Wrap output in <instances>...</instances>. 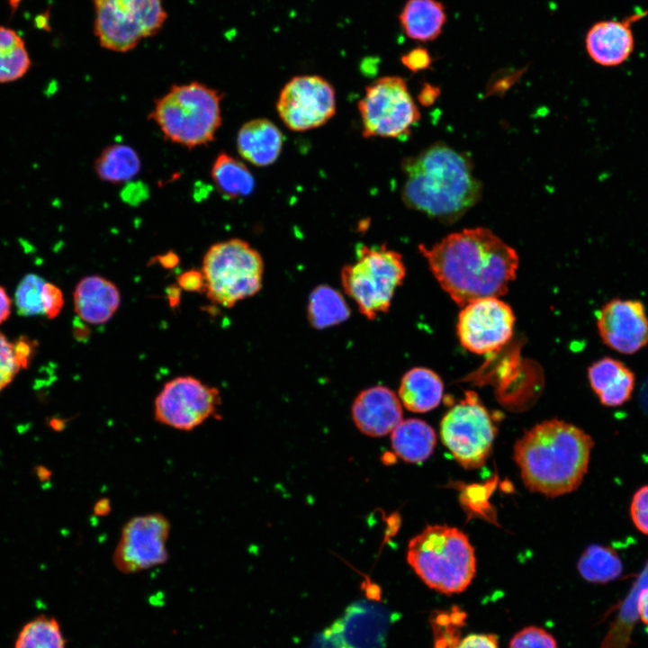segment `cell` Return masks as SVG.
I'll return each instance as SVG.
<instances>
[{
	"mask_svg": "<svg viewBox=\"0 0 648 648\" xmlns=\"http://www.w3.org/2000/svg\"><path fill=\"white\" fill-rule=\"evenodd\" d=\"M418 249L440 286L460 307L505 294L518 266L515 249L486 228L465 229Z\"/></svg>",
	"mask_w": 648,
	"mask_h": 648,
	"instance_id": "cell-1",
	"label": "cell"
},
{
	"mask_svg": "<svg viewBox=\"0 0 648 648\" xmlns=\"http://www.w3.org/2000/svg\"><path fill=\"white\" fill-rule=\"evenodd\" d=\"M401 167L403 202L441 222L459 220L482 197L471 158L446 144L435 143L404 158Z\"/></svg>",
	"mask_w": 648,
	"mask_h": 648,
	"instance_id": "cell-2",
	"label": "cell"
},
{
	"mask_svg": "<svg viewBox=\"0 0 648 648\" xmlns=\"http://www.w3.org/2000/svg\"><path fill=\"white\" fill-rule=\"evenodd\" d=\"M592 447V438L582 429L554 418L536 425L517 441L514 459L531 491L557 497L581 483Z\"/></svg>",
	"mask_w": 648,
	"mask_h": 648,
	"instance_id": "cell-3",
	"label": "cell"
},
{
	"mask_svg": "<svg viewBox=\"0 0 648 648\" xmlns=\"http://www.w3.org/2000/svg\"><path fill=\"white\" fill-rule=\"evenodd\" d=\"M407 561L425 584L444 594L464 591L476 572L468 536L446 525H429L411 538Z\"/></svg>",
	"mask_w": 648,
	"mask_h": 648,
	"instance_id": "cell-4",
	"label": "cell"
},
{
	"mask_svg": "<svg viewBox=\"0 0 648 648\" xmlns=\"http://www.w3.org/2000/svg\"><path fill=\"white\" fill-rule=\"evenodd\" d=\"M223 94L200 82L174 85L154 102L148 117L164 137L188 148L212 142L221 125Z\"/></svg>",
	"mask_w": 648,
	"mask_h": 648,
	"instance_id": "cell-5",
	"label": "cell"
},
{
	"mask_svg": "<svg viewBox=\"0 0 648 648\" xmlns=\"http://www.w3.org/2000/svg\"><path fill=\"white\" fill-rule=\"evenodd\" d=\"M202 274L208 299L221 307L231 308L260 291L264 261L247 241L230 238L209 248L203 256Z\"/></svg>",
	"mask_w": 648,
	"mask_h": 648,
	"instance_id": "cell-6",
	"label": "cell"
},
{
	"mask_svg": "<svg viewBox=\"0 0 648 648\" xmlns=\"http://www.w3.org/2000/svg\"><path fill=\"white\" fill-rule=\"evenodd\" d=\"M405 274L406 267L400 253L385 245H361L356 250V261L342 268L340 278L345 292L359 311L367 319L374 320L390 309Z\"/></svg>",
	"mask_w": 648,
	"mask_h": 648,
	"instance_id": "cell-7",
	"label": "cell"
},
{
	"mask_svg": "<svg viewBox=\"0 0 648 648\" xmlns=\"http://www.w3.org/2000/svg\"><path fill=\"white\" fill-rule=\"evenodd\" d=\"M94 32L100 45L126 52L162 28L166 13L162 0H94Z\"/></svg>",
	"mask_w": 648,
	"mask_h": 648,
	"instance_id": "cell-8",
	"label": "cell"
},
{
	"mask_svg": "<svg viewBox=\"0 0 648 648\" xmlns=\"http://www.w3.org/2000/svg\"><path fill=\"white\" fill-rule=\"evenodd\" d=\"M358 110L364 138L403 139L420 118L406 81L397 76H382L367 86Z\"/></svg>",
	"mask_w": 648,
	"mask_h": 648,
	"instance_id": "cell-9",
	"label": "cell"
},
{
	"mask_svg": "<svg viewBox=\"0 0 648 648\" xmlns=\"http://www.w3.org/2000/svg\"><path fill=\"white\" fill-rule=\"evenodd\" d=\"M496 432L492 418L473 392H466L440 424L442 442L465 469H477L485 464Z\"/></svg>",
	"mask_w": 648,
	"mask_h": 648,
	"instance_id": "cell-10",
	"label": "cell"
},
{
	"mask_svg": "<svg viewBox=\"0 0 648 648\" xmlns=\"http://www.w3.org/2000/svg\"><path fill=\"white\" fill-rule=\"evenodd\" d=\"M218 388L193 376H178L164 384L154 401V418L159 424L191 431L218 410Z\"/></svg>",
	"mask_w": 648,
	"mask_h": 648,
	"instance_id": "cell-11",
	"label": "cell"
},
{
	"mask_svg": "<svg viewBox=\"0 0 648 648\" xmlns=\"http://www.w3.org/2000/svg\"><path fill=\"white\" fill-rule=\"evenodd\" d=\"M171 525L158 512L139 515L122 527L112 554L115 568L122 573L140 572L165 563Z\"/></svg>",
	"mask_w": 648,
	"mask_h": 648,
	"instance_id": "cell-12",
	"label": "cell"
},
{
	"mask_svg": "<svg viewBox=\"0 0 648 648\" xmlns=\"http://www.w3.org/2000/svg\"><path fill=\"white\" fill-rule=\"evenodd\" d=\"M277 112L284 124L293 131H305L328 122L336 113L332 85L317 75L296 76L280 92Z\"/></svg>",
	"mask_w": 648,
	"mask_h": 648,
	"instance_id": "cell-13",
	"label": "cell"
},
{
	"mask_svg": "<svg viewBox=\"0 0 648 648\" xmlns=\"http://www.w3.org/2000/svg\"><path fill=\"white\" fill-rule=\"evenodd\" d=\"M456 325L462 346L486 355L501 348L511 338L515 323L512 309L499 297H485L462 307Z\"/></svg>",
	"mask_w": 648,
	"mask_h": 648,
	"instance_id": "cell-14",
	"label": "cell"
},
{
	"mask_svg": "<svg viewBox=\"0 0 648 648\" xmlns=\"http://www.w3.org/2000/svg\"><path fill=\"white\" fill-rule=\"evenodd\" d=\"M392 620L382 606L356 602L323 631L315 648H383Z\"/></svg>",
	"mask_w": 648,
	"mask_h": 648,
	"instance_id": "cell-15",
	"label": "cell"
},
{
	"mask_svg": "<svg viewBox=\"0 0 648 648\" xmlns=\"http://www.w3.org/2000/svg\"><path fill=\"white\" fill-rule=\"evenodd\" d=\"M597 324L603 342L622 354H634L648 344V319L639 301L611 300L598 311Z\"/></svg>",
	"mask_w": 648,
	"mask_h": 648,
	"instance_id": "cell-16",
	"label": "cell"
},
{
	"mask_svg": "<svg viewBox=\"0 0 648 648\" xmlns=\"http://www.w3.org/2000/svg\"><path fill=\"white\" fill-rule=\"evenodd\" d=\"M648 11L634 13L622 20H603L595 22L585 36V48L590 58L607 68L625 63L634 49L632 23L639 21Z\"/></svg>",
	"mask_w": 648,
	"mask_h": 648,
	"instance_id": "cell-17",
	"label": "cell"
},
{
	"mask_svg": "<svg viewBox=\"0 0 648 648\" xmlns=\"http://www.w3.org/2000/svg\"><path fill=\"white\" fill-rule=\"evenodd\" d=\"M352 418L364 435L386 436L402 420L401 402L388 387L376 385L362 391L352 405Z\"/></svg>",
	"mask_w": 648,
	"mask_h": 648,
	"instance_id": "cell-18",
	"label": "cell"
},
{
	"mask_svg": "<svg viewBox=\"0 0 648 648\" xmlns=\"http://www.w3.org/2000/svg\"><path fill=\"white\" fill-rule=\"evenodd\" d=\"M73 301L75 311L83 321L102 325L108 322L118 310L121 292L112 281L92 274L83 277L76 284Z\"/></svg>",
	"mask_w": 648,
	"mask_h": 648,
	"instance_id": "cell-19",
	"label": "cell"
},
{
	"mask_svg": "<svg viewBox=\"0 0 648 648\" xmlns=\"http://www.w3.org/2000/svg\"><path fill=\"white\" fill-rule=\"evenodd\" d=\"M283 148V134L271 121L258 118L245 122L237 135L240 157L256 166L274 163Z\"/></svg>",
	"mask_w": 648,
	"mask_h": 648,
	"instance_id": "cell-20",
	"label": "cell"
},
{
	"mask_svg": "<svg viewBox=\"0 0 648 648\" xmlns=\"http://www.w3.org/2000/svg\"><path fill=\"white\" fill-rule=\"evenodd\" d=\"M590 386L600 402L616 407L626 402L634 391V375L620 361L604 357L593 363L588 370Z\"/></svg>",
	"mask_w": 648,
	"mask_h": 648,
	"instance_id": "cell-21",
	"label": "cell"
},
{
	"mask_svg": "<svg viewBox=\"0 0 648 648\" xmlns=\"http://www.w3.org/2000/svg\"><path fill=\"white\" fill-rule=\"evenodd\" d=\"M398 19L408 38L428 42L441 35L447 15L439 0H406Z\"/></svg>",
	"mask_w": 648,
	"mask_h": 648,
	"instance_id": "cell-22",
	"label": "cell"
},
{
	"mask_svg": "<svg viewBox=\"0 0 648 648\" xmlns=\"http://www.w3.org/2000/svg\"><path fill=\"white\" fill-rule=\"evenodd\" d=\"M444 385L432 370L414 367L404 374L399 387V399L410 411L424 413L436 408L443 397Z\"/></svg>",
	"mask_w": 648,
	"mask_h": 648,
	"instance_id": "cell-23",
	"label": "cell"
},
{
	"mask_svg": "<svg viewBox=\"0 0 648 648\" xmlns=\"http://www.w3.org/2000/svg\"><path fill=\"white\" fill-rule=\"evenodd\" d=\"M391 442L398 457L408 463L419 464L433 453L436 436L427 422L408 418L401 420L392 431Z\"/></svg>",
	"mask_w": 648,
	"mask_h": 648,
	"instance_id": "cell-24",
	"label": "cell"
},
{
	"mask_svg": "<svg viewBox=\"0 0 648 648\" xmlns=\"http://www.w3.org/2000/svg\"><path fill=\"white\" fill-rule=\"evenodd\" d=\"M211 176L218 193L226 199L246 197L255 188V178L248 166L225 152L216 157Z\"/></svg>",
	"mask_w": 648,
	"mask_h": 648,
	"instance_id": "cell-25",
	"label": "cell"
},
{
	"mask_svg": "<svg viewBox=\"0 0 648 648\" xmlns=\"http://www.w3.org/2000/svg\"><path fill=\"white\" fill-rule=\"evenodd\" d=\"M140 158L134 148L122 143L106 146L94 161L98 178L112 184L128 183L140 172Z\"/></svg>",
	"mask_w": 648,
	"mask_h": 648,
	"instance_id": "cell-26",
	"label": "cell"
},
{
	"mask_svg": "<svg viewBox=\"0 0 648 648\" xmlns=\"http://www.w3.org/2000/svg\"><path fill=\"white\" fill-rule=\"evenodd\" d=\"M307 316L313 328L323 329L346 320L350 309L338 291L328 285H320L310 294Z\"/></svg>",
	"mask_w": 648,
	"mask_h": 648,
	"instance_id": "cell-27",
	"label": "cell"
},
{
	"mask_svg": "<svg viewBox=\"0 0 648 648\" xmlns=\"http://www.w3.org/2000/svg\"><path fill=\"white\" fill-rule=\"evenodd\" d=\"M581 577L593 583H607L623 572L622 562L610 547L591 544L581 554L577 564Z\"/></svg>",
	"mask_w": 648,
	"mask_h": 648,
	"instance_id": "cell-28",
	"label": "cell"
},
{
	"mask_svg": "<svg viewBox=\"0 0 648 648\" xmlns=\"http://www.w3.org/2000/svg\"><path fill=\"white\" fill-rule=\"evenodd\" d=\"M32 60L22 38L0 26V84L14 82L26 75Z\"/></svg>",
	"mask_w": 648,
	"mask_h": 648,
	"instance_id": "cell-29",
	"label": "cell"
},
{
	"mask_svg": "<svg viewBox=\"0 0 648 648\" xmlns=\"http://www.w3.org/2000/svg\"><path fill=\"white\" fill-rule=\"evenodd\" d=\"M14 648H66V639L56 618L40 615L22 626Z\"/></svg>",
	"mask_w": 648,
	"mask_h": 648,
	"instance_id": "cell-30",
	"label": "cell"
},
{
	"mask_svg": "<svg viewBox=\"0 0 648 648\" xmlns=\"http://www.w3.org/2000/svg\"><path fill=\"white\" fill-rule=\"evenodd\" d=\"M35 342L27 338L10 341L0 332V393L28 367L34 354Z\"/></svg>",
	"mask_w": 648,
	"mask_h": 648,
	"instance_id": "cell-31",
	"label": "cell"
},
{
	"mask_svg": "<svg viewBox=\"0 0 648 648\" xmlns=\"http://www.w3.org/2000/svg\"><path fill=\"white\" fill-rule=\"evenodd\" d=\"M45 280L34 274L25 275L15 292V305L22 316L43 315V286Z\"/></svg>",
	"mask_w": 648,
	"mask_h": 648,
	"instance_id": "cell-32",
	"label": "cell"
},
{
	"mask_svg": "<svg viewBox=\"0 0 648 648\" xmlns=\"http://www.w3.org/2000/svg\"><path fill=\"white\" fill-rule=\"evenodd\" d=\"M508 648H557V644L554 637L544 629L528 626L512 637Z\"/></svg>",
	"mask_w": 648,
	"mask_h": 648,
	"instance_id": "cell-33",
	"label": "cell"
},
{
	"mask_svg": "<svg viewBox=\"0 0 648 648\" xmlns=\"http://www.w3.org/2000/svg\"><path fill=\"white\" fill-rule=\"evenodd\" d=\"M621 612L625 622H633L638 612L642 621L648 626V586L637 592L631 591Z\"/></svg>",
	"mask_w": 648,
	"mask_h": 648,
	"instance_id": "cell-34",
	"label": "cell"
},
{
	"mask_svg": "<svg viewBox=\"0 0 648 648\" xmlns=\"http://www.w3.org/2000/svg\"><path fill=\"white\" fill-rule=\"evenodd\" d=\"M630 513L638 530L648 535V485L640 488L634 493Z\"/></svg>",
	"mask_w": 648,
	"mask_h": 648,
	"instance_id": "cell-35",
	"label": "cell"
},
{
	"mask_svg": "<svg viewBox=\"0 0 648 648\" xmlns=\"http://www.w3.org/2000/svg\"><path fill=\"white\" fill-rule=\"evenodd\" d=\"M64 305V297L61 290L55 284L45 282L43 286V315L49 319L56 318Z\"/></svg>",
	"mask_w": 648,
	"mask_h": 648,
	"instance_id": "cell-36",
	"label": "cell"
},
{
	"mask_svg": "<svg viewBox=\"0 0 648 648\" xmlns=\"http://www.w3.org/2000/svg\"><path fill=\"white\" fill-rule=\"evenodd\" d=\"M400 61L408 69L418 72L428 68L431 65L432 59L426 48L418 46L403 54Z\"/></svg>",
	"mask_w": 648,
	"mask_h": 648,
	"instance_id": "cell-37",
	"label": "cell"
},
{
	"mask_svg": "<svg viewBox=\"0 0 648 648\" xmlns=\"http://www.w3.org/2000/svg\"><path fill=\"white\" fill-rule=\"evenodd\" d=\"M452 648H499V640L493 634H472L459 640Z\"/></svg>",
	"mask_w": 648,
	"mask_h": 648,
	"instance_id": "cell-38",
	"label": "cell"
},
{
	"mask_svg": "<svg viewBox=\"0 0 648 648\" xmlns=\"http://www.w3.org/2000/svg\"><path fill=\"white\" fill-rule=\"evenodd\" d=\"M121 195L124 202L137 205L148 196V187L140 182H128Z\"/></svg>",
	"mask_w": 648,
	"mask_h": 648,
	"instance_id": "cell-39",
	"label": "cell"
},
{
	"mask_svg": "<svg viewBox=\"0 0 648 648\" xmlns=\"http://www.w3.org/2000/svg\"><path fill=\"white\" fill-rule=\"evenodd\" d=\"M177 281L180 288L189 292L201 291L204 287L202 271L190 270L184 272L178 277Z\"/></svg>",
	"mask_w": 648,
	"mask_h": 648,
	"instance_id": "cell-40",
	"label": "cell"
},
{
	"mask_svg": "<svg viewBox=\"0 0 648 648\" xmlns=\"http://www.w3.org/2000/svg\"><path fill=\"white\" fill-rule=\"evenodd\" d=\"M12 302L4 288L0 286V325L5 321L11 313Z\"/></svg>",
	"mask_w": 648,
	"mask_h": 648,
	"instance_id": "cell-41",
	"label": "cell"
},
{
	"mask_svg": "<svg viewBox=\"0 0 648 648\" xmlns=\"http://www.w3.org/2000/svg\"><path fill=\"white\" fill-rule=\"evenodd\" d=\"M36 475L40 481L44 482L50 478V472L47 468L40 466L36 468Z\"/></svg>",
	"mask_w": 648,
	"mask_h": 648,
	"instance_id": "cell-42",
	"label": "cell"
}]
</instances>
